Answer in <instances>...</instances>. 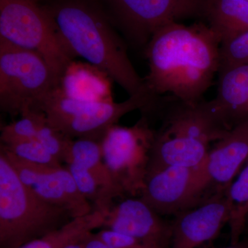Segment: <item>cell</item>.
<instances>
[{"mask_svg": "<svg viewBox=\"0 0 248 248\" xmlns=\"http://www.w3.org/2000/svg\"><path fill=\"white\" fill-rule=\"evenodd\" d=\"M221 46L208 24L177 22L161 28L144 48L148 92L184 102L202 100L219 71Z\"/></svg>", "mask_w": 248, "mask_h": 248, "instance_id": "1", "label": "cell"}, {"mask_svg": "<svg viewBox=\"0 0 248 248\" xmlns=\"http://www.w3.org/2000/svg\"><path fill=\"white\" fill-rule=\"evenodd\" d=\"M44 7L76 57L107 73L129 95L148 92L128 57V45L97 0H50Z\"/></svg>", "mask_w": 248, "mask_h": 248, "instance_id": "2", "label": "cell"}, {"mask_svg": "<svg viewBox=\"0 0 248 248\" xmlns=\"http://www.w3.org/2000/svg\"><path fill=\"white\" fill-rule=\"evenodd\" d=\"M69 210L42 200L18 177L0 151V248H18L60 229Z\"/></svg>", "mask_w": 248, "mask_h": 248, "instance_id": "3", "label": "cell"}, {"mask_svg": "<svg viewBox=\"0 0 248 248\" xmlns=\"http://www.w3.org/2000/svg\"><path fill=\"white\" fill-rule=\"evenodd\" d=\"M0 37L38 53L58 80L76 60L53 17L32 0H0Z\"/></svg>", "mask_w": 248, "mask_h": 248, "instance_id": "4", "label": "cell"}, {"mask_svg": "<svg viewBox=\"0 0 248 248\" xmlns=\"http://www.w3.org/2000/svg\"><path fill=\"white\" fill-rule=\"evenodd\" d=\"M59 80L41 55L0 37V108L22 115L39 107Z\"/></svg>", "mask_w": 248, "mask_h": 248, "instance_id": "5", "label": "cell"}, {"mask_svg": "<svg viewBox=\"0 0 248 248\" xmlns=\"http://www.w3.org/2000/svg\"><path fill=\"white\" fill-rule=\"evenodd\" d=\"M156 99V96L145 92L120 103L83 102L67 97L55 90L45 99L42 110L49 123L70 138L100 141L108 129L124 115L137 110L146 112Z\"/></svg>", "mask_w": 248, "mask_h": 248, "instance_id": "6", "label": "cell"}, {"mask_svg": "<svg viewBox=\"0 0 248 248\" xmlns=\"http://www.w3.org/2000/svg\"><path fill=\"white\" fill-rule=\"evenodd\" d=\"M156 134L148 116L143 115L133 126L112 125L100 141L104 163L115 182L131 197L144 187Z\"/></svg>", "mask_w": 248, "mask_h": 248, "instance_id": "7", "label": "cell"}, {"mask_svg": "<svg viewBox=\"0 0 248 248\" xmlns=\"http://www.w3.org/2000/svg\"><path fill=\"white\" fill-rule=\"evenodd\" d=\"M208 0H104L106 13L128 46L144 49L161 28L183 18L204 16Z\"/></svg>", "mask_w": 248, "mask_h": 248, "instance_id": "8", "label": "cell"}, {"mask_svg": "<svg viewBox=\"0 0 248 248\" xmlns=\"http://www.w3.org/2000/svg\"><path fill=\"white\" fill-rule=\"evenodd\" d=\"M24 186L45 202L69 210L73 218L94 210L81 195L66 167L45 166L26 162L0 147Z\"/></svg>", "mask_w": 248, "mask_h": 248, "instance_id": "9", "label": "cell"}, {"mask_svg": "<svg viewBox=\"0 0 248 248\" xmlns=\"http://www.w3.org/2000/svg\"><path fill=\"white\" fill-rule=\"evenodd\" d=\"M156 113L163 115L164 124L160 131L193 139L208 146L224 138L231 130L213 100L187 102L170 96H160Z\"/></svg>", "mask_w": 248, "mask_h": 248, "instance_id": "10", "label": "cell"}, {"mask_svg": "<svg viewBox=\"0 0 248 248\" xmlns=\"http://www.w3.org/2000/svg\"><path fill=\"white\" fill-rule=\"evenodd\" d=\"M248 160V120L236 124L216 142L203 163L197 167L194 193L200 201L210 186L228 188Z\"/></svg>", "mask_w": 248, "mask_h": 248, "instance_id": "11", "label": "cell"}, {"mask_svg": "<svg viewBox=\"0 0 248 248\" xmlns=\"http://www.w3.org/2000/svg\"><path fill=\"white\" fill-rule=\"evenodd\" d=\"M103 228L138 239L148 248H170L172 222L164 220L141 198L127 199L107 210Z\"/></svg>", "mask_w": 248, "mask_h": 248, "instance_id": "12", "label": "cell"}, {"mask_svg": "<svg viewBox=\"0 0 248 248\" xmlns=\"http://www.w3.org/2000/svg\"><path fill=\"white\" fill-rule=\"evenodd\" d=\"M226 191L218 190L197 207L175 215L170 248H200L217 238L229 222Z\"/></svg>", "mask_w": 248, "mask_h": 248, "instance_id": "13", "label": "cell"}, {"mask_svg": "<svg viewBox=\"0 0 248 248\" xmlns=\"http://www.w3.org/2000/svg\"><path fill=\"white\" fill-rule=\"evenodd\" d=\"M196 169L169 167L147 174L140 198L161 216L194 208L200 203L194 193Z\"/></svg>", "mask_w": 248, "mask_h": 248, "instance_id": "14", "label": "cell"}, {"mask_svg": "<svg viewBox=\"0 0 248 248\" xmlns=\"http://www.w3.org/2000/svg\"><path fill=\"white\" fill-rule=\"evenodd\" d=\"M110 77L89 62H72L63 72L57 91L76 100L89 102H112Z\"/></svg>", "mask_w": 248, "mask_h": 248, "instance_id": "15", "label": "cell"}, {"mask_svg": "<svg viewBox=\"0 0 248 248\" xmlns=\"http://www.w3.org/2000/svg\"><path fill=\"white\" fill-rule=\"evenodd\" d=\"M216 97L212 99L230 128L248 120V64L221 68Z\"/></svg>", "mask_w": 248, "mask_h": 248, "instance_id": "16", "label": "cell"}, {"mask_svg": "<svg viewBox=\"0 0 248 248\" xmlns=\"http://www.w3.org/2000/svg\"><path fill=\"white\" fill-rule=\"evenodd\" d=\"M208 147L193 139L159 131L151 150L148 174L169 167H197L206 158Z\"/></svg>", "mask_w": 248, "mask_h": 248, "instance_id": "17", "label": "cell"}, {"mask_svg": "<svg viewBox=\"0 0 248 248\" xmlns=\"http://www.w3.org/2000/svg\"><path fill=\"white\" fill-rule=\"evenodd\" d=\"M204 16L221 45L248 32L246 0H208Z\"/></svg>", "mask_w": 248, "mask_h": 248, "instance_id": "18", "label": "cell"}, {"mask_svg": "<svg viewBox=\"0 0 248 248\" xmlns=\"http://www.w3.org/2000/svg\"><path fill=\"white\" fill-rule=\"evenodd\" d=\"M65 162L66 164L73 163L87 169L112 200L125 195L104 163L100 141L87 138L73 140Z\"/></svg>", "mask_w": 248, "mask_h": 248, "instance_id": "19", "label": "cell"}, {"mask_svg": "<svg viewBox=\"0 0 248 248\" xmlns=\"http://www.w3.org/2000/svg\"><path fill=\"white\" fill-rule=\"evenodd\" d=\"M107 212L94 209L89 215L73 218L60 229L18 248H63L79 242L88 233L103 228Z\"/></svg>", "mask_w": 248, "mask_h": 248, "instance_id": "20", "label": "cell"}, {"mask_svg": "<svg viewBox=\"0 0 248 248\" xmlns=\"http://www.w3.org/2000/svg\"><path fill=\"white\" fill-rule=\"evenodd\" d=\"M229 210L231 245L239 243L246 230L248 215V160L239 177L226 191Z\"/></svg>", "mask_w": 248, "mask_h": 248, "instance_id": "21", "label": "cell"}, {"mask_svg": "<svg viewBox=\"0 0 248 248\" xmlns=\"http://www.w3.org/2000/svg\"><path fill=\"white\" fill-rule=\"evenodd\" d=\"M46 118L45 114L41 110L32 109L24 112L19 120L1 127V144L9 145L37 140L41 124Z\"/></svg>", "mask_w": 248, "mask_h": 248, "instance_id": "22", "label": "cell"}, {"mask_svg": "<svg viewBox=\"0 0 248 248\" xmlns=\"http://www.w3.org/2000/svg\"><path fill=\"white\" fill-rule=\"evenodd\" d=\"M0 147L26 162L53 167L62 166V163L50 155L37 140L9 145L1 144Z\"/></svg>", "mask_w": 248, "mask_h": 248, "instance_id": "23", "label": "cell"}, {"mask_svg": "<svg viewBox=\"0 0 248 248\" xmlns=\"http://www.w3.org/2000/svg\"><path fill=\"white\" fill-rule=\"evenodd\" d=\"M37 140L50 155L62 163L65 162L73 140L53 126L46 118L41 124Z\"/></svg>", "mask_w": 248, "mask_h": 248, "instance_id": "24", "label": "cell"}, {"mask_svg": "<svg viewBox=\"0 0 248 248\" xmlns=\"http://www.w3.org/2000/svg\"><path fill=\"white\" fill-rule=\"evenodd\" d=\"M248 64V32L221 46L220 69Z\"/></svg>", "mask_w": 248, "mask_h": 248, "instance_id": "25", "label": "cell"}, {"mask_svg": "<svg viewBox=\"0 0 248 248\" xmlns=\"http://www.w3.org/2000/svg\"><path fill=\"white\" fill-rule=\"evenodd\" d=\"M97 234L113 248H148L138 239L108 228H103Z\"/></svg>", "mask_w": 248, "mask_h": 248, "instance_id": "26", "label": "cell"}, {"mask_svg": "<svg viewBox=\"0 0 248 248\" xmlns=\"http://www.w3.org/2000/svg\"><path fill=\"white\" fill-rule=\"evenodd\" d=\"M79 243L82 248H113L93 232L85 235Z\"/></svg>", "mask_w": 248, "mask_h": 248, "instance_id": "27", "label": "cell"}, {"mask_svg": "<svg viewBox=\"0 0 248 248\" xmlns=\"http://www.w3.org/2000/svg\"><path fill=\"white\" fill-rule=\"evenodd\" d=\"M223 248H248V240H244L240 241L237 244L231 245L229 247Z\"/></svg>", "mask_w": 248, "mask_h": 248, "instance_id": "28", "label": "cell"}, {"mask_svg": "<svg viewBox=\"0 0 248 248\" xmlns=\"http://www.w3.org/2000/svg\"><path fill=\"white\" fill-rule=\"evenodd\" d=\"M79 242L68 245V246H67L66 247L63 248H82V247L81 246V245L79 244Z\"/></svg>", "mask_w": 248, "mask_h": 248, "instance_id": "29", "label": "cell"}, {"mask_svg": "<svg viewBox=\"0 0 248 248\" xmlns=\"http://www.w3.org/2000/svg\"><path fill=\"white\" fill-rule=\"evenodd\" d=\"M248 228V215L247 217V222H246V229Z\"/></svg>", "mask_w": 248, "mask_h": 248, "instance_id": "30", "label": "cell"}, {"mask_svg": "<svg viewBox=\"0 0 248 248\" xmlns=\"http://www.w3.org/2000/svg\"><path fill=\"white\" fill-rule=\"evenodd\" d=\"M32 1H36V2L38 3L39 1H42V0H32ZM49 1H50V0H49Z\"/></svg>", "mask_w": 248, "mask_h": 248, "instance_id": "31", "label": "cell"}, {"mask_svg": "<svg viewBox=\"0 0 248 248\" xmlns=\"http://www.w3.org/2000/svg\"><path fill=\"white\" fill-rule=\"evenodd\" d=\"M246 1H248V0H246Z\"/></svg>", "mask_w": 248, "mask_h": 248, "instance_id": "32", "label": "cell"}]
</instances>
